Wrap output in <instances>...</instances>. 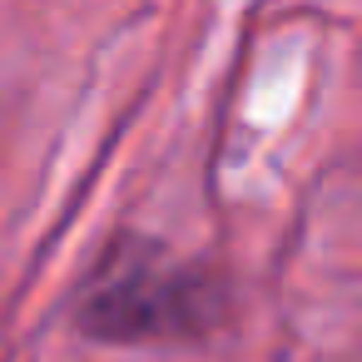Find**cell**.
I'll list each match as a JSON object with an SVG mask.
<instances>
[{"label":"cell","mask_w":362,"mask_h":362,"mask_svg":"<svg viewBox=\"0 0 362 362\" xmlns=\"http://www.w3.org/2000/svg\"><path fill=\"white\" fill-rule=\"evenodd\" d=\"M70 322L105 347H189L228 322V283L144 233H119L80 283Z\"/></svg>","instance_id":"1"}]
</instances>
